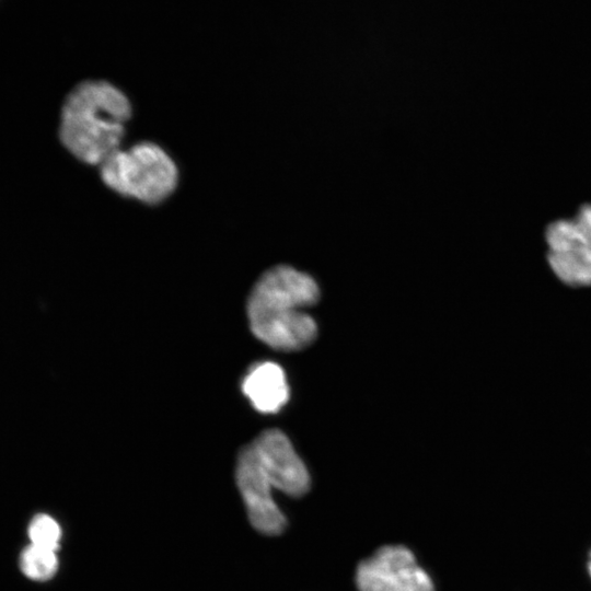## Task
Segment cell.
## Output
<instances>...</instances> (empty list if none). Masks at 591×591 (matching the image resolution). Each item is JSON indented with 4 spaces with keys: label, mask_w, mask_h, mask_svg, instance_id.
I'll use <instances>...</instances> for the list:
<instances>
[{
    "label": "cell",
    "mask_w": 591,
    "mask_h": 591,
    "mask_svg": "<svg viewBox=\"0 0 591 591\" xmlns=\"http://www.w3.org/2000/svg\"><path fill=\"white\" fill-rule=\"evenodd\" d=\"M547 262L555 276L573 288L591 287V204L545 231Z\"/></svg>",
    "instance_id": "4"
},
{
    "label": "cell",
    "mask_w": 591,
    "mask_h": 591,
    "mask_svg": "<svg viewBox=\"0 0 591 591\" xmlns=\"http://www.w3.org/2000/svg\"><path fill=\"white\" fill-rule=\"evenodd\" d=\"M27 534L32 545L57 552L61 538L58 522L48 514L38 513L30 522Z\"/></svg>",
    "instance_id": "10"
},
{
    "label": "cell",
    "mask_w": 591,
    "mask_h": 591,
    "mask_svg": "<svg viewBox=\"0 0 591 591\" xmlns=\"http://www.w3.org/2000/svg\"><path fill=\"white\" fill-rule=\"evenodd\" d=\"M250 443L273 487L293 498L308 494L309 471L282 431L265 430Z\"/></svg>",
    "instance_id": "7"
},
{
    "label": "cell",
    "mask_w": 591,
    "mask_h": 591,
    "mask_svg": "<svg viewBox=\"0 0 591 591\" xmlns=\"http://www.w3.org/2000/svg\"><path fill=\"white\" fill-rule=\"evenodd\" d=\"M588 569H589V573H590V576H591V553H590V555H589Z\"/></svg>",
    "instance_id": "11"
},
{
    "label": "cell",
    "mask_w": 591,
    "mask_h": 591,
    "mask_svg": "<svg viewBox=\"0 0 591 591\" xmlns=\"http://www.w3.org/2000/svg\"><path fill=\"white\" fill-rule=\"evenodd\" d=\"M132 105L117 85L102 79L84 80L67 94L58 137L77 160L99 166L121 147Z\"/></svg>",
    "instance_id": "2"
},
{
    "label": "cell",
    "mask_w": 591,
    "mask_h": 591,
    "mask_svg": "<svg viewBox=\"0 0 591 591\" xmlns=\"http://www.w3.org/2000/svg\"><path fill=\"white\" fill-rule=\"evenodd\" d=\"M358 591H436L432 577L414 552L399 544L385 545L356 567Z\"/></svg>",
    "instance_id": "5"
},
{
    "label": "cell",
    "mask_w": 591,
    "mask_h": 591,
    "mask_svg": "<svg viewBox=\"0 0 591 591\" xmlns=\"http://www.w3.org/2000/svg\"><path fill=\"white\" fill-rule=\"evenodd\" d=\"M99 171L107 188L151 206L171 197L179 181V170L171 154L149 140L118 148L99 165Z\"/></svg>",
    "instance_id": "3"
},
{
    "label": "cell",
    "mask_w": 591,
    "mask_h": 591,
    "mask_svg": "<svg viewBox=\"0 0 591 591\" xmlns=\"http://www.w3.org/2000/svg\"><path fill=\"white\" fill-rule=\"evenodd\" d=\"M57 552L30 544L20 556L21 571L35 581H47L58 570Z\"/></svg>",
    "instance_id": "9"
},
{
    "label": "cell",
    "mask_w": 591,
    "mask_h": 591,
    "mask_svg": "<svg viewBox=\"0 0 591 591\" xmlns=\"http://www.w3.org/2000/svg\"><path fill=\"white\" fill-rule=\"evenodd\" d=\"M242 392L262 414L278 413L289 399V386L282 368L270 361L253 366L242 381Z\"/></svg>",
    "instance_id": "8"
},
{
    "label": "cell",
    "mask_w": 591,
    "mask_h": 591,
    "mask_svg": "<svg viewBox=\"0 0 591 591\" xmlns=\"http://www.w3.org/2000/svg\"><path fill=\"white\" fill-rule=\"evenodd\" d=\"M235 479L253 528L269 536L281 534L287 528V518L273 498V485L251 443L239 453Z\"/></svg>",
    "instance_id": "6"
},
{
    "label": "cell",
    "mask_w": 591,
    "mask_h": 591,
    "mask_svg": "<svg viewBox=\"0 0 591 591\" xmlns=\"http://www.w3.org/2000/svg\"><path fill=\"white\" fill-rule=\"evenodd\" d=\"M320 296L318 283L310 274L287 264L269 267L252 287L246 302L252 333L281 351L310 346L317 336V325L301 309L314 305Z\"/></svg>",
    "instance_id": "1"
}]
</instances>
